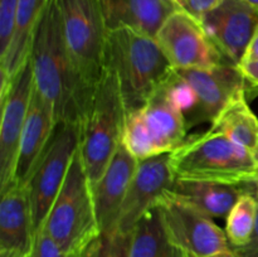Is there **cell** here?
I'll return each instance as SVG.
<instances>
[{
  "instance_id": "obj_27",
  "label": "cell",
  "mask_w": 258,
  "mask_h": 257,
  "mask_svg": "<svg viewBox=\"0 0 258 257\" xmlns=\"http://www.w3.org/2000/svg\"><path fill=\"white\" fill-rule=\"evenodd\" d=\"M19 0H0V55L4 54L13 37Z\"/></svg>"
},
{
  "instance_id": "obj_21",
  "label": "cell",
  "mask_w": 258,
  "mask_h": 257,
  "mask_svg": "<svg viewBox=\"0 0 258 257\" xmlns=\"http://www.w3.org/2000/svg\"><path fill=\"white\" fill-rule=\"evenodd\" d=\"M212 128L224 134L228 139L251 153L258 151V118L247 103L246 95L234 98L223 108Z\"/></svg>"
},
{
  "instance_id": "obj_25",
  "label": "cell",
  "mask_w": 258,
  "mask_h": 257,
  "mask_svg": "<svg viewBox=\"0 0 258 257\" xmlns=\"http://www.w3.org/2000/svg\"><path fill=\"white\" fill-rule=\"evenodd\" d=\"M131 233L115 229L111 232H100L80 257H130Z\"/></svg>"
},
{
  "instance_id": "obj_26",
  "label": "cell",
  "mask_w": 258,
  "mask_h": 257,
  "mask_svg": "<svg viewBox=\"0 0 258 257\" xmlns=\"http://www.w3.org/2000/svg\"><path fill=\"white\" fill-rule=\"evenodd\" d=\"M161 86L169 100L184 113L186 120L197 106V95L191 86L175 70L161 83Z\"/></svg>"
},
{
  "instance_id": "obj_8",
  "label": "cell",
  "mask_w": 258,
  "mask_h": 257,
  "mask_svg": "<svg viewBox=\"0 0 258 257\" xmlns=\"http://www.w3.org/2000/svg\"><path fill=\"white\" fill-rule=\"evenodd\" d=\"M78 148V123H59L27 184L34 232L44 223Z\"/></svg>"
},
{
  "instance_id": "obj_34",
  "label": "cell",
  "mask_w": 258,
  "mask_h": 257,
  "mask_svg": "<svg viewBox=\"0 0 258 257\" xmlns=\"http://www.w3.org/2000/svg\"><path fill=\"white\" fill-rule=\"evenodd\" d=\"M184 254H185V253H184ZM185 257H191V256H189V254H185ZM211 257H237V256L233 253V251H229V252H226V253L216 254V256H211Z\"/></svg>"
},
{
  "instance_id": "obj_22",
  "label": "cell",
  "mask_w": 258,
  "mask_h": 257,
  "mask_svg": "<svg viewBox=\"0 0 258 257\" xmlns=\"http://www.w3.org/2000/svg\"><path fill=\"white\" fill-rule=\"evenodd\" d=\"M130 257H185L166 237L156 206L146 212L134 228Z\"/></svg>"
},
{
  "instance_id": "obj_5",
  "label": "cell",
  "mask_w": 258,
  "mask_h": 257,
  "mask_svg": "<svg viewBox=\"0 0 258 257\" xmlns=\"http://www.w3.org/2000/svg\"><path fill=\"white\" fill-rule=\"evenodd\" d=\"M42 228L68 253L81 254L100 234L92 188L80 148Z\"/></svg>"
},
{
  "instance_id": "obj_31",
  "label": "cell",
  "mask_w": 258,
  "mask_h": 257,
  "mask_svg": "<svg viewBox=\"0 0 258 257\" xmlns=\"http://www.w3.org/2000/svg\"><path fill=\"white\" fill-rule=\"evenodd\" d=\"M239 71L252 87L258 88V59L242 60L238 65Z\"/></svg>"
},
{
  "instance_id": "obj_17",
  "label": "cell",
  "mask_w": 258,
  "mask_h": 257,
  "mask_svg": "<svg viewBox=\"0 0 258 257\" xmlns=\"http://www.w3.org/2000/svg\"><path fill=\"white\" fill-rule=\"evenodd\" d=\"M108 30L130 28L156 37L166 18L180 9L171 0H101Z\"/></svg>"
},
{
  "instance_id": "obj_19",
  "label": "cell",
  "mask_w": 258,
  "mask_h": 257,
  "mask_svg": "<svg viewBox=\"0 0 258 257\" xmlns=\"http://www.w3.org/2000/svg\"><path fill=\"white\" fill-rule=\"evenodd\" d=\"M143 110L158 154L171 153L185 141V116L169 100L163 86L150 96Z\"/></svg>"
},
{
  "instance_id": "obj_33",
  "label": "cell",
  "mask_w": 258,
  "mask_h": 257,
  "mask_svg": "<svg viewBox=\"0 0 258 257\" xmlns=\"http://www.w3.org/2000/svg\"><path fill=\"white\" fill-rule=\"evenodd\" d=\"M0 257H28V254L14 253V252H0Z\"/></svg>"
},
{
  "instance_id": "obj_39",
  "label": "cell",
  "mask_w": 258,
  "mask_h": 257,
  "mask_svg": "<svg viewBox=\"0 0 258 257\" xmlns=\"http://www.w3.org/2000/svg\"><path fill=\"white\" fill-rule=\"evenodd\" d=\"M257 196H258V183H257Z\"/></svg>"
},
{
  "instance_id": "obj_29",
  "label": "cell",
  "mask_w": 258,
  "mask_h": 257,
  "mask_svg": "<svg viewBox=\"0 0 258 257\" xmlns=\"http://www.w3.org/2000/svg\"><path fill=\"white\" fill-rule=\"evenodd\" d=\"M221 3L222 0H183V10L202 20L204 15L216 9Z\"/></svg>"
},
{
  "instance_id": "obj_20",
  "label": "cell",
  "mask_w": 258,
  "mask_h": 257,
  "mask_svg": "<svg viewBox=\"0 0 258 257\" xmlns=\"http://www.w3.org/2000/svg\"><path fill=\"white\" fill-rule=\"evenodd\" d=\"M48 0H19L13 37L4 54L0 55V92L12 82L30 54L33 33Z\"/></svg>"
},
{
  "instance_id": "obj_1",
  "label": "cell",
  "mask_w": 258,
  "mask_h": 257,
  "mask_svg": "<svg viewBox=\"0 0 258 257\" xmlns=\"http://www.w3.org/2000/svg\"><path fill=\"white\" fill-rule=\"evenodd\" d=\"M34 85L54 108L58 123H80L88 95L73 65L58 0H48L30 45Z\"/></svg>"
},
{
  "instance_id": "obj_3",
  "label": "cell",
  "mask_w": 258,
  "mask_h": 257,
  "mask_svg": "<svg viewBox=\"0 0 258 257\" xmlns=\"http://www.w3.org/2000/svg\"><path fill=\"white\" fill-rule=\"evenodd\" d=\"M126 110L115 72L105 68L88 95L80 126V150L91 186L107 169L121 146Z\"/></svg>"
},
{
  "instance_id": "obj_28",
  "label": "cell",
  "mask_w": 258,
  "mask_h": 257,
  "mask_svg": "<svg viewBox=\"0 0 258 257\" xmlns=\"http://www.w3.org/2000/svg\"><path fill=\"white\" fill-rule=\"evenodd\" d=\"M28 257H80V254L68 253L63 251L54 239L40 227L34 234L32 249Z\"/></svg>"
},
{
  "instance_id": "obj_18",
  "label": "cell",
  "mask_w": 258,
  "mask_h": 257,
  "mask_svg": "<svg viewBox=\"0 0 258 257\" xmlns=\"http://www.w3.org/2000/svg\"><path fill=\"white\" fill-rule=\"evenodd\" d=\"M247 184L175 179L169 193L191 204L212 218H227L247 189Z\"/></svg>"
},
{
  "instance_id": "obj_37",
  "label": "cell",
  "mask_w": 258,
  "mask_h": 257,
  "mask_svg": "<svg viewBox=\"0 0 258 257\" xmlns=\"http://www.w3.org/2000/svg\"><path fill=\"white\" fill-rule=\"evenodd\" d=\"M254 181L258 183V169H257V174H256V180H254Z\"/></svg>"
},
{
  "instance_id": "obj_4",
  "label": "cell",
  "mask_w": 258,
  "mask_h": 257,
  "mask_svg": "<svg viewBox=\"0 0 258 257\" xmlns=\"http://www.w3.org/2000/svg\"><path fill=\"white\" fill-rule=\"evenodd\" d=\"M170 164L175 179L226 184L256 183L258 169L256 154L212 127L185 139L170 153Z\"/></svg>"
},
{
  "instance_id": "obj_16",
  "label": "cell",
  "mask_w": 258,
  "mask_h": 257,
  "mask_svg": "<svg viewBox=\"0 0 258 257\" xmlns=\"http://www.w3.org/2000/svg\"><path fill=\"white\" fill-rule=\"evenodd\" d=\"M27 185L13 183L2 191L0 252L29 254L34 239Z\"/></svg>"
},
{
  "instance_id": "obj_10",
  "label": "cell",
  "mask_w": 258,
  "mask_h": 257,
  "mask_svg": "<svg viewBox=\"0 0 258 257\" xmlns=\"http://www.w3.org/2000/svg\"><path fill=\"white\" fill-rule=\"evenodd\" d=\"M33 90L34 73L29 55L9 86L0 92V193L14 181L20 139L27 120Z\"/></svg>"
},
{
  "instance_id": "obj_11",
  "label": "cell",
  "mask_w": 258,
  "mask_h": 257,
  "mask_svg": "<svg viewBox=\"0 0 258 257\" xmlns=\"http://www.w3.org/2000/svg\"><path fill=\"white\" fill-rule=\"evenodd\" d=\"M194 90L197 106L186 117L188 128L204 122H213L234 98L246 95V80L238 66L227 62L212 68L176 71Z\"/></svg>"
},
{
  "instance_id": "obj_23",
  "label": "cell",
  "mask_w": 258,
  "mask_h": 257,
  "mask_svg": "<svg viewBox=\"0 0 258 257\" xmlns=\"http://www.w3.org/2000/svg\"><path fill=\"white\" fill-rule=\"evenodd\" d=\"M258 196L248 189L242 194L226 218L227 238L232 248L244 246L251 238L256 226Z\"/></svg>"
},
{
  "instance_id": "obj_35",
  "label": "cell",
  "mask_w": 258,
  "mask_h": 257,
  "mask_svg": "<svg viewBox=\"0 0 258 257\" xmlns=\"http://www.w3.org/2000/svg\"><path fill=\"white\" fill-rule=\"evenodd\" d=\"M171 2L175 3V4L178 5V7L180 8V9H183V0H171Z\"/></svg>"
},
{
  "instance_id": "obj_32",
  "label": "cell",
  "mask_w": 258,
  "mask_h": 257,
  "mask_svg": "<svg viewBox=\"0 0 258 257\" xmlns=\"http://www.w3.org/2000/svg\"><path fill=\"white\" fill-rule=\"evenodd\" d=\"M252 59H258V28L256 33H254L253 38H252L251 43H249L248 48H247L246 53H244L243 58H242V60H252Z\"/></svg>"
},
{
  "instance_id": "obj_2",
  "label": "cell",
  "mask_w": 258,
  "mask_h": 257,
  "mask_svg": "<svg viewBox=\"0 0 258 257\" xmlns=\"http://www.w3.org/2000/svg\"><path fill=\"white\" fill-rule=\"evenodd\" d=\"M106 67L117 77L126 115L143 108L174 71L155 38L130 28L108 32Z\"/></svg>"
},
{
  "instance_id": "obj_6",
  "label": "cell",
  "mask_w": 258,
  "mask_h": 257,
  "mask_svg": "<svg viewBox=\"0 0 258 257\" xmlns=\"http://www.w3.org/2000/svg\"><path fill=\"white\" fill-rule=\"evenodd\" d=\"M73 65L87 90L106 68L108 27L101 0H58Z\"/></svg>"
},
{
  "instance_id": "obj_12",
  "label": "cell",
  "mask_w": 258,
  "mask_h": 257,
  "mask_svg": "<svg viewBox=\"0 0 258 257\" xmlns=\"http://www.w3.org/2000/svg\"><path fill=\"white\" fill-rule=\"evenodd\" d=\"M201 22L224 58L238 66L258 28V8L247 0H222Z\"/></svg>"
},
{
  "instance_id": "obj_13",
  "label": "cell",
  "mask_w": 258,
  "mask_h": 257,
  "mask_svg": "<svg viewBox=\"0 0 258 257\" xmlns=\"http://www.w3.org/2000/svg\"><path fill=\"white\" fill-rule=\"evenodd\" d=\"M175 176L170 164V153L139 160L127 194L121 208L118 229L133 233L141 217L156 206L159 199L170 190Z\"/></svg>"
},
{
  "instance_id": "obj_7",
  "label": "cell",
  "mask_w": 258,
  "mask_h": 257,
  "mask_svg": "<svg viewBox=\"0 0 258 257\" xmlns=\"http://www.w3.org/2000/svg\"><path fill=\"white\" fill-rule=\"evenodd\" d=\"M166 237L191 257H211L232 251L224 229L212 217L166 191L156 203Z\"/></svg>"
},
{
  "instance_id": "obj_24",
  "label": "cell",
  "mask_w": 258,
  "mask_h": 257,
  "mask_svg": "<svg viewBox=\"0 0 258 257\" xmlns=\"http://www.w3.org/2000/svg\"><path fill=\"white\" fill-rule=\"evenodd\" d=\"M121 144L138 160L158 155L143 108L126 115Z\"/></svg>"
},
{
  "instance_id": "obj_9",
  "label": "cell",
  "mask_w": 258,
  "mask_h": 257,
  "mask_svg": "<svg viewBox=\"0 0 258 257\" xmlns=\"http://www.w3.org/2000/svg\"><path fill=\"white\" fill-rule=\"evenodd\" d=\"M155 39L175 71L212 68L228 60L201 20L183 9L175 10L166 18Z\"/></svg>"
},
{
  "instance_id": "obj_30",
  "label": "cell",
  "mask_w": 258,
  "mask_h": 257,
  "mask_svg": "<svg viewBox=\"0 0 258 257\" xmlns=\"http://www.w3.org/2000/svg\"><path fill=\"white\" fill-rule=\"evenodd\" d=\"M232 251L237 257H258V211L256 226H254L253 233H252L249 241L244 246L232 248Z\"/></svg>"
},
{
  "instance_id": "obj_15",
  "label": "cell",
  "mask_w": 258,
  "mask_h": 257,
  "mask_svg": "<svg viewBox=\"0 0 258 257\" xmlns=\"http://www.w3.org/2000/svg\"><path fill=\"white\" fill-rule=\"evenodd\" d=\"M138 165V159L121 144L100 180L91 186L100 232L118 228L121 208Z\"/></svg>"
},
{
  "instance_id": "obj_38",
  "label": "cell",
  "mask_w": 258,
  "mask_h": 257,
  "mask_svg": "<svg viewBox=\"0 0 258 257\" xmlns=\"http://www.w3.org/2000/svg\"><path fill=\"white\" fill-rule=\"evenodd\" d=\"M256 158H257V160H258V151H257V154H256Z\"/></svg>"
},
{
  "instance_id": "obj_14",
  "label": "cell",
  "mask_w": 258,
  "mask_h": 257,
  "mask_svg": "<svg viewBox=\"0 0 258 257\" xmlns=\"http://www.w3.org/2000/svg\"><path fill=\"white\" fill-rule=\"evenodd\" d=\"M58 125L54 108L34 85L20 139L13 183L27 185Z\"/></svg>"
},
{
  "instance_id": "obj_36",
  "label": "cell",
  "mask_w": 258,
  "mask_h": 257,
  "mask_svg": "<svg viewBox=\"0 0 258 257\" xmlns=\"http://www.w3.org/2000/svg\"><path fill=\"white\" fill-rule=\"evenodd\" d=\"M248 3H251L252 5H254V7L258 8V0H247Z\"/></svg>"
}]
</instances>
